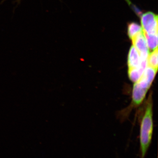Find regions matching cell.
<instances>
[{
    "mask_svg": "<svg viewBox=\"0 0 158 158\" xmlns=\"http://www.w3.org/2000/svg\"><path fill=\"white\" fill-rule=\"evenodd\" d=\"M148 98L140 128V145L142 157L145 156L151 144L153 130L152 101L151 94Z\"/></svg>",
    "mask_w": 158,
    "mask_h": 158,
    "instance_id": "obj_1",
    "label": "cell"
},
{
    "mask_svg": "<svg viewBox=\"0 0 158 158\" xmlns=\"http://www.w3.org/2000/svg\"><path fill=\"white\" fill-rule=\"evenodd\" d=\"M141 26L143 31L148 34H158V16L152 12L148 11L141 15Z\"/></svg>",
    "mask_w": 158,
    "mask_h": 158,
    "instance_id": "obj_2",
    "label": "cell"
},
{
    "mask_svg": "<svg viewBox=\"0 0 158 158\" xmlns=\"http://www.w3.org/2000/svg\"><path fill=\"white\" fill-rule=\"evenodd\" d=\"M131 40H132L133 45L138 51L141 59L142 60L148 59L149 50L143 31L138 34Z\"/></svg>",
    "mask_w": 158,
    "mask_h": 158,
    "instance_id": "obj_3",
    "label": "cell"
},
{
    "mask_svg": "<svg viewBox=\"0 0 158 158\" xmlns=\"http://www.w3.org/2000/svg\"><path fill=\"white\" fill-rule=\"evenodd\" d=\"M142 61L138 51L134 45L132 46L128 55L127 65L128 69L139 68Z\"/></svg>",
    "mask_w": 158,
    "mask_h": 158,
    "instance_id": "obj_4",
    "label": "cell"
},
{
    "mask_svg": "<svg viewBox=\"0 0 158 158\" xmlns=\"http://www.w3.org/2000/svg\"><path fill=\"white\" fill-rule=\"evenodd\" d=\"M148 90L141 88L135 83H134L132 90L133 106H138L144 100Z\"/></svg>",
    "mask_w": 158,
    "mask_h": 158,
    "instance_id": "obj_5",
    "label": "cell"
},
{
    "mask_svg": "<svg viewBox=\"0 0 158 158\" xmlns=\"http://www.w3.org/2000/svg\"><path fill=\"white\" fill-rule=\"evenodd\" d=\"M144 37L146 39L149 51H153L157 48L158 46V34H148L143 31Z\"/></svg>",
    "mask_w": 158,
    "mask_h": 158,
    "instance_id": "obj_6",
    "label": "cell"
},
{
    "mask_svg": "<svg viewBox=\"0 0 158 158\" xmlns=\"http://www.w3.org/2000/svg\"><path fill=\"white\" fill-rule=\"evenodd\" d=\"M142 31L143 30L142 27L137 23L131 22L128 24L127 34L131 40Z\"/></svg>",
    "mask_w": 158,
    "mask_h": 158,
    "instance_id": "obj_7",
    "label": "cell"
},
{
    "mask_svg": "<svg viewBox=\"0 0 158 158\" xmlns=\"http://www.w3.org/2000/svg\"><path fill=\"white\" fill-rule=\"evenodd\" d=\"M158 48L152 51L148 58V64L156 69H158Z\"/></svg>",
    "mask_w": 158,
    "mask_h": 158,
    "instance_id": "obj_8",
    "label": "cell"
},
{
    "mask_svg": "<svg viewBox=\"0 0 158 158\" xmlns=\"http://www.w3.org/2000/svg\"><path fill=\"white\" fill-rule=\"evenodd\" d=\"M6 1V0H2V2H1V4H2V3L3 2H4V1ZM21 0H16V2H17L18 3H19L20 2Z\"/></svg>",
    "mask_w": 158,
    "mask_h": 158,
    "instance_id": "obj_9",
    "label": "cell"
}]
</instances>
